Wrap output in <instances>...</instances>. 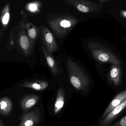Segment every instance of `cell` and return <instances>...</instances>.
Returning <instances> with one entry per match:
<instances>
[{
    "instance_id": "20",
    "label": "cell",
    "mask_w": 126,
    "mask_h": 126,
    "mask_svg": "<svg viewBox=\"0 0 126 126\" xmlns=\"http://www.w3.org/2000/svg\"><path fill=\"white\" fill-rule=\"evenodd\" d=\"M120 13V15L126 20V10H121Z\"/></svg>"
},
{
    "instance_id": "9",
    "label": "cell",
    "mask_w": 126,
    "mask_h": 126,
    "mask_svg": "<svg viewBox=\"0 0 126 126\" xmlns=\"http://www.w3.org/2000/svg\"><path fill=\"white\" fill-rule=\"evenodd\" d=\"M120 66L112 64L108 74V82L111 87L114 88V90H117V88L123 84V74Z\"/></svg>"
},
{
    "instance_id": "6",
    "label": "cell",
    "mask_w": 126,
    "mask_h": 126,
    "mask_svg": "<svg viewBox=\"0 0 126 126\" xmlns=\"http://www.w3.org/2000/svg\"><path fill=\"white\" fill-rule=\"evenodd\" d=\"M126 113V98L113 109L103 119L100 121L99 126H110L124 114Z\"/></svg>"
},
{
    "instance_id": "8",
    "label": "cell",
    "mask_w": 126,
    "mask_h": 126,
    "mask_svg": "<svg viewBox=\"0 0 126 126\" xmlns=\"http://www.w3.org/2000/svg\"><path fill=\"white\" fill-rule=\"evenodd\" d=\"M41 117L42 113L39 108L24 113L21 117L18 126H37Z\"/></svg>"
},
{
    "instance_id": "16",
    "label": "cell",
    "mask_w": 126,
    "mask_h": 126,
    "mask_svg": "<svg viewBox=\"0 0 126 126\" xmlns=\"http://www.w3.org/2000/svg\"><path fill=\"white\" fill-rule=\"evenodd\" d=\"M49 85V83L45 81H27L21 84L19 88H27L36 91H42L46 89Z\"/></svg>"
},
{
    "instance_id": "13",
    "label": "cell",
    "mask_w": 126,
    "mask_h": 126,
    "mask_svg": "<svg viewBox=\"0 0 126 126\" xmlns=\"http://www.w3.org/2000/svg\"><path fill=\"white\" fill-rule=\"evenodd\" d=\"M39 99L37 95H27L20 100V107L24 111H28L37 104Z\"/></svg>"
},
{
    "instance_id": "10",
    "label": "cell",
    "mask_w": 126,
    "mask_h": 126,
    "mask_svg": "<svg viewBox=\"0 0 126 126\" xmlns=\"http://www.w3.org/2000/svg\"><path fill=\"white\" fill-rule=\"evenodd\" d=\"M126 98V89L119 92L114 97L101 116L100 120L103 119L113 109L120 104Z\"/></svg>"
},
{
    "instance_id": "12",
    "label": "cell",
    "mask_w": 126,
    "mask_h": 126,
    "mask_svg": "<svg viewBox=\"0 0 126 126\" xmlns=\"http://www.w3.org/2000/svg\"><path fill=\"white\" fill-rule=\"evenodd\" d=\"M25 26L27 35L32 46L34 48L35 42L38 39L40 33V29L31 22L28 21L27 19L26 20Z\"/></svg>"
},
{
    "instance_id": "15",
    "label": "cell",
    "mask_w": 126,
    "mask_h": 126,
    "mask_svg": "<svg viewBox=\"0 0 126 126\" xmlns=\"http://www.w3.org/2000/svg\"><path fill=\"white\" fill-rule=\"evenodd\" d=\"M13 102L8 97L0 98V115L7 117L11 114L13 109Z\"/></svg>"
},
{
    "instance_id": "17",
    "label": "cell",
    "mask_w": 126,
    "mask_h": 126,
    "mask_svg": "<svg viewBox=\"0 0 126 126\" xmlns=\"http://www.w3.org/2000/svg\"><path fill=\"white\" fill-rule=\"evenodd\" d=\"M64 91L63 89L61 87L58 91L57 94L54 107V112L55 114L60 112L64 105Z\"/></svg>"
},
{
    "instance_id": "23",
    "label": "cell",
    "mask_w": 126,
    "mask_h": 126,
    "mask_svg": "<svg viewBox=\"0 0 126 126\" xmlns=\"http://www.w3.org/2000/svg\"><path fill=\"white\" fill-rule=\"evenodd\" d=\"M0 126H5L3 122L0 119Z\"/></svg>"
},
{
    "instance_id": "2",
    "label": "cell",
    "mask_w": 126,
    "mask_h": 126,
    "mask_svg": "<svg viewBox=\"0 0 126 126\" xmlns=\"http://www.w3.org/2000/svg\"><path fill=\"white\" fill-rule=\"evenodd\" d=\"M66 68L70 81L74 88L78 91H87L90 84V79L86 72L70 59L67 60Z\"/></svg>"
},
{
    "instance_id": "22",
    "label": "cell",
    "mask_w": 126,
    "mask_h": 126,
    "mask_svg": "<svg viewBox=\"0 0 126 126\" xmlns=\"http://www.w3.org/2000/svg\"><path fill=\"white\" fill-rule=\"evenodd\" d=\"M98 1H99L100 4L103 5V4H104L106 3H107V2H109L110 0H99Z\"/></svg>"
},
{
    "instance_id": "14",
    "label": "cell",
    "mask_w": 126,
    "mask_h": 126,
    "mask_svg": "<svg viewBox=\"0 0 126 126\" xmlns=\"http://www.w3.org/2000/svg\"><path fill=\"white\" fill-rule=\"evenodd\" d=\"M10 18V4L8 2L0 10V23L4 31L8 28Z\"/></svg>"
},
{
    "instance_id": "3",
    "label": "cell",
    "mask_w": 126,
    "mask_h": 126,
    "mask_svg": "<svg viewBox=\"0 0 126 126\" xmlns=\"http://www.w3.org/2000/svg\"><path fill=\"white\" fill-rule=\"evenodd\" d=\"M87 46L93 58L100 63L122 65V61L110 48L97 42L87 43Z\"/></svg>"
},
{
    "instance_id": "21",
    "label": "cell",
    "mask_w": 126,
    "mask_h": 126,
    "mask_svg": "<svg viewBox=\"0 0 126 126\" xmlns=\"http://www.w3.org/2000/svg\"><path fill=\"white\" fill-rule=\"evenodd\" d=\"M4 30L2 28H0V41L1 40L2 36L4 35Z\"/></svg>"
},
{
    "instance_id": "19",
    "label": "cell",
    "mask_w": 126,
    "mask_h": 126,
    "mask_svg": "<svg viewBox=\"0 0 126 126\" xmlns=\"http://www.w3.org/2000/svg\"><path fill=\"white\" fill-rule=\"evenodd\" d=\"M110 126H126V115Z\"/></svg>"
},
{
    "instance_id": "7",
    "label": "cell",
    "mask_w": 126,
    "mask_h": 126,
    "mask_svg": "<svg viewBox=\"0 0 126 126\" xmlns=\"http://www.w3.org/2000/svg\"><path fill=\"white\" fill-rule=\"evenodd\" d=\"M43 43L48 52L52 53L58 50V46L55 38L50 30L46 26L42 25L40 27Z\"/></svg>"
},
{
    "instance_id": "4",
    "label": "cell",
    "mask_w": 126,
    "mask_h": 126,
    "mask_svg": "<svg viewBox=\"0 0 126 126\" xmlns=\"http://www.w3.org/2000/svg\"><path fill=\"white\" fill-rule=\"evenodd\" d=\"M27 19V15L23 16L17 27V43L21 53L26 57L30 56L34 50L27 35L25 23Z\"/></svg>"
},
{
    "instance_id": "11",
    "label": "cell",
    "mask_w": 126,
    "mask_h": 126,
    "mask_svg": "<svg viewBox=\"0 0 126 126\" xmlns=\"http://www.w3.org/2000/svg\"><path fill=\"white\" fill-rule=\"evenodd\" d=\"M41 49L48 66L51 70L53 75L56 76L59 73L62 74L61 71L59 69L58 62L55 59L52 54L48 52L45 47L42 44Z\"/></svg>"
},
{
    "instance_id": "5",
    "label": "cell",
    "mask_w": 126,
    "mask_h": 126,
    "mask_svg": "<svg viewBox=\"0 0 126 126\" xmlns=\"http://www.w3.org/2000/svg\"><path fill=\"white\" fill-rule=\"evenodd\" d=\"M65 1L79 12L83 13L98 12L103 6L98 3L88 0H66Z\"/></svg>"
},
{
    "instance_id": "18",
    "label": "cell",
    "mask_w": 126,
    "mask_h": 126,
    "mask_svg": "<svg viewBox=\"0 0 126 126\" xmlns=\"http://www.w3.org/2000/svg\"><path fill=\"white\" fill-rule=\"evenodd\" d=\"M42 6L41 3L36 1L29 3L27 5L26 8L30 12L37 13L40 12V8Z\"/></svg>"
},
{
    "instance_id": "1",
    "label": "cell",
    "mask_w": 126,
    "mask_h": 126,
    "mask_svg": "<svg viewBox=\"0 0 126 126\" xmlns=\"http://www.w3.org/2000/svg\"><path fill=\"white\" fill-rule=\"evenodd\" d=\"M47 18L48 25L59 38L66 36L78 22L76 17L68 13L64 14L50 13Z\"/></svg>"
}]
</instances>
